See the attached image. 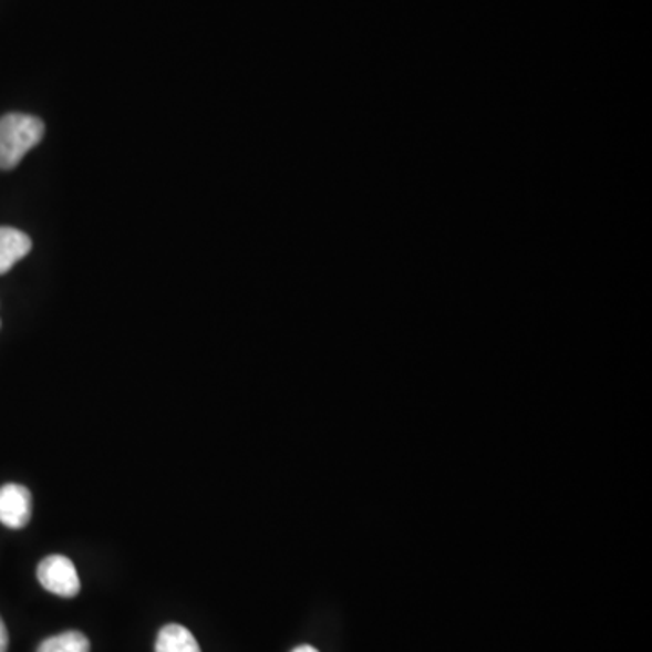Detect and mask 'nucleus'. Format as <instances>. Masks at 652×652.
I'll return each mask as SVG.
<instances>
[{
    "label": "nucleus",
    "instance_id": "1",
    "mask_svg": "<svg viewBox=\"0 0 652 652\" xmlns=\"http://www.w3.org/2000/svg\"><path fill=\"white\" fill-rule=\"evenodd\" d=\"M44 122L37 116L10 113L0 118V169H15L44 136Z\"/></svg>",
    "mask_w": 652,
    "mask_h": 652
},
{
    "label": "nucleus",
    "instance_id": "2",
    "mask_svg": "<svg viewBox=\"0 0 652 652\" xmlns=\"http://www.w3.org/2000/svg\"><path fill=\"white\" fill-rule=\"evenodd\" d=\"M39 582L45 591L62 598H73L80 593V578L75 563L64 555H51L39 563Z\"/></svg>",
    "mask_w": 652,
    "mask_h": 652
},
{
    "label": "nucleus",
    "instance_id": "3",
    "mask_svg": "<svg viewBox=\"0 0 652 652\" xmlns=\"http://www.w3.org/2000/svg\"><path fill=\"white\" fill-rule=\"evenodd\" d=\"M31 518L30 489L20 484H6L0 488V522L6 528L20 529Z\"/></svg>",
    "mask_w": 652,
    "mask_h": 652
},
{
    "label": "nucleus",
    "instance_id": "4",
    "mask_svg": "<svg viewBox=\"0 0 652 652\" xmlns=\"http://www.w3.org/2000/svg\"><path fill=\"white\" fill-rule=\"evenodd\" d=\"M30 236L11 227H0V275L13 269L20 259L30 255Z\"/></svg>",
    "mask_w": 652,
    "mask_h": 652
},
{
    "label": "nucleus",
    "instance_id": "5",
    "mask_svg": "<svg viewBox=\"0 0 652 652\" xmlns=\"http://www.w3.org/2000/svg\"><path fill=\"white\" fill-rule=\"evenodd\" d=\"M156 652H201L196 638L189 629L178 623H169L159 629L156 638Z\"/></svg>",
    "mask_w": 652,
    "mask_h": 652
},
{
    "label": "nucleus",
    "instance_id": "6",
    "mask_svg": "<svg viewBox=\"0 0 652 652\" xmlns=\"http://www.w3.org/2000/svg\"><path fill=\"white\" fill-rule=\"evenodd\" d=\"M90 640L76 631L56 634L40 643L37 652H90Z\"/></svg>",
    "mask_w": 652,
    "mask_h": 652
},
{
    "label": "nucleus",
    "instance_id": "7",
    "mask_svg": "<svg viewBox=\"0 0 652 652\" xmlns=\"http://www.w3.org/2000/svg\"><path fill=\"white\" fill-rule=\"evenodd\" d=\"M8 643H10V638H8L4 622H2V618H0V652L8 651Z\"/></svg>",
    "mask_w": 652,
    "mask_h": 652
},
{
    "label": "nucleus",
    "instance_id": "8",
    "mask_svg": "<svg viewBox=\"0 0 652 652\" xmlns=\"http://www.w3.org/2000/svg\"><path fill=\"white\" fill-rule=\"evenodd\" d=\"M292 652H319L318 649L310 648V645H301V648L294 649Z\"/></svg>",
    "mask_w": 652,
    "mask_h": 652
}]
</instances>
